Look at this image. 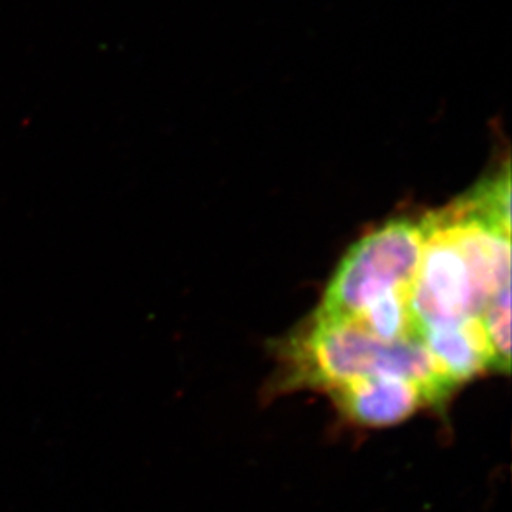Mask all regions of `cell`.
Listing matches in <instances>:
<instances>
[{
    "label": "cell",
    "instance_id": "277c9868",
    "mask_svg": "<svg viewBox=\"0 0 512 512\" xmlns=\"http://www.w3.org/2000/svg\"><path fill=\"white\" fill-rule=\"evenodd\" d=\"M420 339L453 387L494 368L493 352L479 319L431 325L421 330Z\"/></svg>",
    "mask_w": 512,
    "mask_h": 512
},
{
    "label": "cell",
    "instance_id": "3957f363",
    "mask_svg": "<svg viewBox=\"0 0 512 512\" xmlns=\"http://www.w3.org/2000/svg\"><path fill=\"white\" fill-rule=\"evenodd\" d=\"M330 397L350 420L360 425L390 426L430 405L415 382L395 375H368L329 390Z\"/></svg>",
    "mask_w": 512,
    "mask_h": 512
},
{
    "label": "cell",
    "instance_id": "7a4b0ae2",
    "mask_svg": "<svg viewBox=\"0 0 512 512\" xmlns=\"http://www.w3.org/2000/svg\"><path fill=\"white\" fill-rule=\"evenodd\" d=\"M425 244L423 221L408 219L363 237L340 262L317 314L353 319L385 295H411Z\"/></svg>",
    "mask_w": 512,
    "mask_h": 512
},
{
    "label": "cell",
    "instance_id": "6da1fadb",
    "mask_svg": "<svg viewBox=\"0 0 512 512\" xmlns=\"http://www.w3.org/2000/svg\"><path fill=\"white\" fill-rule=\"evenodd\" d=\"M282 385L332 390L368 375H395L415 382L428 403L445 400L453 385L441 373L421 339L385 342L357 320L334 319L315 312L282 350Z\"/></svg>",
    "mask_w": 512,
    "mask_h": 512
}]
</instances>
